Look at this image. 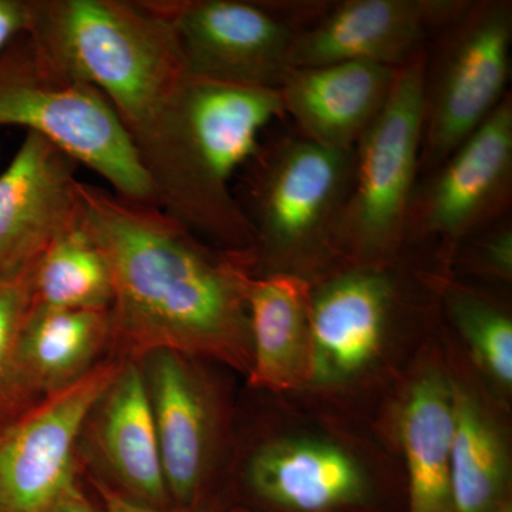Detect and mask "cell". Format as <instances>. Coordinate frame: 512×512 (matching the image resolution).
Wrapping results in <instances>:
<instances>
[{"mask_svg": "<svg viewBox=\"0 0 512 512\" xmlns=\"http://www.w3.org/2000/svg\"><path fill=\"white\" fill-rule=\"evenodd\" d=\"M274 397L276 419L242 463L245 512H406L399 458L375 424Z\"/></svg>", "mask_w": 512, "mask_h": 512, "instance_id": "277c9868", "label": "cell"}, {"mask_svg": "<svg viewBox=\"0 0 512 512\" xmlns=\"http://www.w3.org/2000/svg\"><path fill=\"white\" fill-rule=\"evenodd\" d=\"M26 36L113 107L158 208L215 247L248 252L244 212L221 204L195 163L187 64L168 23L144 0H30Z\"/></svg>", "mask_w": 512, "mask_h": 512, "instance_id": "6da1fadb", "label": "cell"}, {"mask_svg": "<svg viewBox=\"0 0 512 512\" xmlns=\"http://www.w3.org/2000/svg\"><path fill=\"white\" fill-rule=\"evenodd\" d=\"M468 0L329 2L296 36L292 67L367 62L399 69L426 50Z\"/></svg>", "mask_w": 512, "mask_h": 512, "instance_id": "5bb4252c", "label": "cell"}, {"mask_svg": "<svg viewBox=\"0 0 512 512\" xmlns=\"http://www.w3.org/2000/svg\"><path fill=\"white\" fill-rule=\"evenodd\" d=\"M251 369L248 386L271 396H299L311 379L312 284L292 275L248 282Z\"/></svg>", "mask_w": 512, "mask_h": 512, "instance_id": "d6986e66", "label": "cell"}, {"mask_svg": "<svg viewBox=\"0 0 512 512\" xmlns=\"http://www.w3.org/2000/svg\"><path fill=\"white\" fill-rule=\"evenodd\" d=\"M453 370L440 318L376 414L375 426L399 458L406 512H454L451 490Z\"/></svg>", "mask_w": 512, "mask_h": 512, "instance_id": "8fae6325", "label": "cell"}, {"mask_svg": "<svg viewBox=\"0 0 512 512\" xmlns=\"http://www.w3.org/2000/svg\"><path fill=\"white\" fill-rule=\"evenodd\" d=\"M497 512H512V504L507 505V507L501 508V510Z\"/></svg>", "mask_w": 512, "mask_h": 512, "instance_id": "83f0119b", "label": "cell"}, {"mask_svg": "<svg viewBox=\"0 0 512 512\" xmlns=\"http://www.w3.org/2000/svg\"><path fill=\"white\" fill-rule=\"evenodd\" d=\"M30 25V0H0V55L26 36Z\"/></svg>", "mask_w": 512, "mask_h": 512, "instance_id": "484cf974", "label": "cell"}, {"mask_svg": "<svg viewBox=\"0 0 512 512\" xmlns=\"http://www.w3.org/2000/svg\"><path fill=\"white\" fill-rule=\"evenodd\" d=\"M76 224L109 268L110 345L140 362L158 350L220 363L247 376L248 252L205 241L156 205L79 181Z\"/></svg>", "mask_w": 512, "mask_h": 512, "instance_id": "7a4b0ae2", "label": "cell"}, {"mask_svg": "<svg viewBox=\"0 0 512 512\" xmlns=\"http://www.w3.org/2000/svg\"><path fill=\"white\" fill-rule=\"evenodd\" d=\"M353 163L355 150L301 136L259 148L247 164V200L238 201L254 234V278L292 275L315 284L343 265L336 237Z\"/></svg>", "mask_w": 512, "mask_h": 512, "instance_id": "5b68a950", "label": "cell"}, {"mask_svg": "<svg viewBox=\"0 0 512 512\" xmlns=\"http://www.w3.org/2000/svg\"><path fill=\"white\" fill-rule=\"evenodd\" d=\"M511 0H468L426 50L420 177L436 170L510 93Z\"/></svg>", "mask_w": 512, "mask_h": 512, "instance_id": "ba28073f", "label": "cell"}, {"mask_svg": "<svg viewBox=\"0 0 512 512\" xmlns=\"http://www.w3.org/2000/svg\"><path fill=\"white\" fill-rule=\"evenodd\" d=\"M77 168L55 143L26 133L0 173V278L35 264L76 224Z\"/></svg>", "mask_w": 512, "mask_h": 512, "instance_id": "9a60e30c", "label": "cell"}, {"mask_svg": "<svg viewBox=\"0 0 512 512\" xmlns=\"http://www.w3.org/2000/svg\"><path fill=\"white\" fill-rule=\"evenodd\" d=\"M397 69L367 62H338L291 70L279 87L285 116L301 137L319 146L355 150L382 113Z\"/></svg>", "mask_w": 512, "mask_h": 512, "instance_id": "e0dca14e", "label": "cell"}, {"mask_svg": "<svg viewBox=\"0 0 512 512\" xmlns=\"http://www.w3.org/2000/svg\"><path fill=\"white\" fill-rule=\"evenodd\" d=\"M242 512H245V511H242Z\"/></svg>", "mask_w": 512, "mask_h": 512, "instance_id": "f546056e", "label": "cell"}, {"mask_svg": "<svg viewBox=\"0 0 512 512\" xmlns=\"http://www.w3.org/2000/svg\"><path fill=\"white\" fill-rule=\"evenodd\" d=\"M437 303L444 332L474 376L511 410L512 312L510 303L448 269L420 261Z\"/></svg>", "mask_w": 512, "mask_h": 512, "instance_id": "ffe728a7", "label": "cell"}, {"mask_svg": "<svg viewBox=\"0 0 512 512\" xmlns=\"http://www.w3.org/2000/svg\"><path fill=\"white\" fill-rule=\"evenodd\" d=\"M0 160H2V144H0Z\"/></svg>", "mask_w": 512, "mask_h": 512, "instance_id": "f1b7e54d", "label": "cell"}, {"mask_svg": "<svg viewBox=\"0 0 512 512\" xmlns=\"http://www.w3.org/2000/svg\"><path fill=\"white\" fill-rule=\"evenodd\" d=\"M120 365L99 363L0 429V512H42L76 481L77 441Z\"/></svg>", "mask_w": 512, "mask_h": 512, "instance_id": "7c38bea8", "label": "cell"}, {"mask_svg": "<svg viewBox=\"0 0 512 512\" xmlns=\"http://www.w3.org/2000/svg\"><path fill=\"white\" fill-rule=\"evenodd\" d=\"M153 410L165 484L175 505L211 494L224 439V407L198 359L158 350L140 360Z\"/></svg>", "mask_w": 512, "mask_h": 512, "instance_id": "4fadbf2b", "label": "cell"}, {"mask_svg": "<svg viewBox=\"0 0 512 512\" xmlns=\"http://www.w3.org/2000/svg\"><path fill=\"white\" fill-rule=\"evenodd\" d=\"M113 286L103 255L74 224L33 266V305L72 311H110Z\"/></svg>", "mask_w": 512, "mask_h": 512, "instance_id": "7402d4cb", "label": "cell"}, {"mask_svg": "<svg viewBox=\"0 0 512 512\" xmlns=\"http://www.w3.org/2000/svg\"><path fill=\"white\" fill-rule=\"evenodd\" d=\"M110 340V311L33 305L20 336L23 372L43 399L86 376Z\"/></svg>", "mask_w": 512, "mask_h": 512, "instance_id": "44dd1931", "label": "cell"}, {"mask_svg": "<svg viewBox=\"0 0 512 512\" xmlns=\"http://www.w3.org/2000/svg\"><path fill=\"white\" fill-rule=\"evenodd\" d=\"M42 512H94L92 504L82 493L76 481L67 485Z\"/></svg>", "mask_w": 512, "mask_h": 512, "instance_id": "4316f807", "label": "cell"}, {"mask_svg": "<svg viewBox=\"0 0 512 512\" xmlns=\"http://www.w3.org/2000/svg\"><path fill=\"white\" fill-rule=\"evenodd\" d=\"M173 30L188 73L212 82L279 90L293 70L296 36L329 2L144 0Z\"/></svg>", "mask_w": 512, "mask_h": 512, "instance_id": "9c48e42d", "label": "cell"}, {"mask_svg": "<svg viewBox=\"0 0 512 512\" xmlns=\"http://www.w3.org/2000/svg\"><path fill=\"white\" fill-rule=\"evenodd\" d=\"M86 427L100 466L121 493L151 507H170L153 410L143 370L121 360L119 372L96 404Z\"/></svg>", "mask_w": 512, "mask_h": 512, "instance_id": "ac0fdd59", "label": "cell"}, {"mask_svg": "<svg viewBox=\"0 0 512 512\" xmlns=\"http://www.w3.org/2000/svg\"><path fill=\"white\" fill-rule=\"evenodd\" d=\"M441 335L453 370L454 512H497L512 504L510 409L471 373L443 326Z\"/></svg>", "mask_w": 512, "mask_h": 512, "instance_id": "2e32d148", "label": "cell"}, {"mask_svg": "<svg viewBox=\"0 0 512 512\" xmlns=\"http://www.w3.org/2000/svg\"><path fill=\"white\" fill-rule=\"evenodd\" d=\"M33 266L0 278V429L42 399L30 386L19 353L33 306Z\"/></svg>", "mask_w": 512, "mask_h": 512, "instance_id": "603a6c76", "label": "cell"}, {"mask_svg": "<svg viewBox=\"0 0 512 512\" xmlns=\"http://www.w3.org/2000/svg\"><path fill=\"white\" fill-rule=\"evenodd\" d=\"M420 262L342 265L312 284L311 379L296 399L366 423L439 323Z\"/></svg>", "mask_w": 512, "mask_h": 512, "instance_id": "3957f363", "label": "cell"}, {"mask_svg": "<svg viewBox=\"0 0 512 512\" xmlns=\"http://www.w3.org/2000/svg\"><path fill=\"white\" fill-rule=\"evenodd\" d=\"M46 137L109 183L124 200L156 205L136 151L106 97L29 39L0 55V127Z\"/></svg>", "mask_w": 512, "mask_h": 512, "instance_id": "8992f818", "label": "cell"}, {"mask_svg": "<svg viewBox=\"0 0 512 512\" xmlns=\"http://www.w3.org/2000/svg\"><path fill=\"white\" fill-rule=\"evenodd\" d=\"M426 50L397 69L386 106L356 144L336 237L343 265H390L406 256L407 212L420 178Z\"/></svg>", "mask_w": 512, "mask_h": 512, "instance_id": "52a82bcc", "label": "cell"}, {"mask_svg": "<svg viewBox=\"0 0 512 512\" xmlns=\"http://www.w3.org/2000/svg\"><path fill=\"white\" fill-rule=\"evenodd\" d=\"M511 204L510 92L473 136L419 178L407 212L404 254L429 248L430 264L448 269L458 245L510 217Z\"/></svg>", "mask_w": 512, "mask_h": 512, "instance_id": "30bf717a", "label": "cell"}, {"mask_svg": "<svg viewBox=\"0 0 512 512\" xmlns=\"http://www.w3.org/2000/svg\"><path fill=\"white\" fill-rule=\"evenodd\" d=\"M92 483L103 501L106 512H228L227 505L218 495L208 494L191 505H174V507H151L141 504L126 494L111 487L100 478H92Z\"/></svg>", "mask_w": 512, "mask_h": 512, "instance_id": "d4e9b609", "label": "cell"}, {"mask_svg": "<svg viewBox=\"0 0 512 512\" xmlns=\"http://www.w3.org/2000/svg\"><path fill=\"white\" fill-rule=\"evenodd\" d=\"M448 271L476 278L491 289L512 285V224L510 217L495 222L458 245Z\"/></svg>", "mask_w": 512, "mask_h": 512, "instance_id": "cb8c5ba5", "label": "cell"}]
</instances>
